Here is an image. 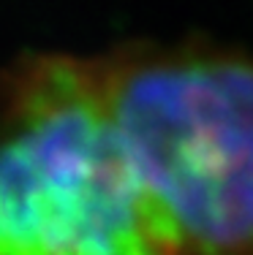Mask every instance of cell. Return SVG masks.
Listing matches in <instances>:
<instances>
[{
	"mask_svg": "<svg viewBox=\"0 0 253 255\" xmlns=\"http://www.w3.org/2000/svg\"><path fill=\"white\" fill-rule=\"evenodd\" d=\"M95 68L172 255H253V54L128 44Z\"/></svg>",
	"mask_w": 253,
	"mask_h": 255,
	"instance_id": "1",
	"label": "cell"
},
{
	"mask_svg": "<svg viewBox=\"0 0 253 255\" xmlns=\"http://www.w3.org/2000/svg\"><path fill=\"white\" fill-rule=\"evenodd\" d=\"M0 255H172L95 57L25 54L0 74Z\"/></svg>",
	"mask_w": 253,
	"mask_h": 255,
	"instance_id": "2",
	"label": "cell"
}]
</instances>
